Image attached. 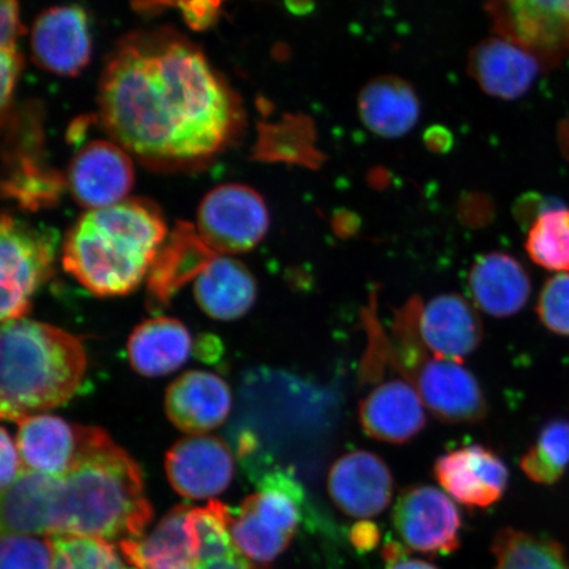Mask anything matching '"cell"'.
<instances>
[{
	"label": "cell",
	"instance_id": "3957f363",
	"mask_svg": "<svg viewBox=\"0 0 569 569\" xmlns=\"http://www.w3.org/2000/svg\"><path fill=\"white\" fill-rule=\"evenodd\" d=\"M167 238L158 206L126 199L78 219L63 243L62 264L92 295H130L144 280Z\"/></svg>",
	"mask_w": 569,
	"mask_h": 569
},
{
	"label": "cell",
	"instance_id": "ac0fdd59",
	"mask_svg": "<svg viewBox=\"0 0 569 569\" xmlns=\"http://www.w3.org/2000/svg\"><path fill=\"white\" fill-rule=\"evenodd\" d=\"M419 332L430 352L457 361L478 350L483 338L478 310L459 295H440L422 303Z\"/></svg>",
	"mask_w": 569,
	"mask_h": 569
},
{
	"label": "cell",
	"instance_id": "277c9868",
	"mask_svg": "<svg viewBox=\"0 0 569 569\" xmlns=\"http://www.w3.org/2000/svg\"><path fill=\"white\" fill-rule=\"evenodd\" d=\"M87 352L80 340L30 319L0 332V416L20 422L67 403L81 387Z\"/></svg>",
	"mask_w": 569,
	"mask_h": 569
},
{
	"label": "cell",
	"instance_id": "d4e9b609",
	"mask_svg": "<svg viewBox=\"0 0 569 569\" xmlns=\"http://www.w3.org/2000/svg\"><path fill=\"white\" fill-rule=\"evenodd\" d=\"M127 351L132 368L141 376H166L180 369L189 359L191 337L180 320L153 318L134 329Z\"/></svg>",
	"mask_w": 569,
	"mask_h": 569
},
{
	"label": "cell",
	"instance_id": "2e32d148",
	"mask_svg": "<svg viewBox=\"0 0 569 569\" xmlns=\"http://www.w3.org/2000/svg\"><path fill=\"white\" fill-rule=\"evenodd\" d=\"M31 49L49 73L76 76L88 66L91 39L87 13L77 6L53 7L36 19Z\"/></svg>",
	"mask_w": 569,
	"mask_h": 569
},
{
	"label": "cell",
	"instance_id": "836d02e7",
	"mask_svg": "<svg viewBox=\"0 0 569 569\" xmlns=\"http://www.w3.org/2000/svg\"><path fill=\"white\" fill-rule=\"evenodd\" d=\"M540 323L561 337H569V273L547 280L537 303Z\"/></svg>",
	"mask_w": 569,
	"mask_h": 569
},
{
	"label": "cell",
	"instance_id": "9c48e42d",
	"mask_svg": "<svg viewBox=\"0 0 569 569\" xmlns=\"http://www.w3.org/2000/svg\"><path fill=\"white\" fill-rule=\"evenodd\" d=\"M502 38L539 59H558L569 47V0H488Z\"/></svg>",
	"mask_w": 569,
	"mask_h": 569
},
{
	"label": "cell",
	"instance_id": "7a4b0ae2",
	"mask_svg": "<svg viewBox=\"0 0 569 569\" xmlns=\"http://www.w3.org/2000/svg\"><path fill=\"white\" fill-rule=\"evenodd\" d=\"M152 517L138 462L97 429L80 461L57 480L52 537L123 542L142 537Z\"/></svg>",
	"mask_w": 569,
	"mask_h": 569
},
{
	"label": "cell",
	"instance_id": "603a6c76",
	"mask_svg": "<svg viewBox=\"0 0 569 569\" xmlns=\"http://www.w3.org/2000/svg\"><path fill=\"white\" fill-rule=\"evenodd\" d=\"M359 116L377 137L396 139L418 123L421 103L410 83L395 76H382L360 91Z\"/></svg>",
	"mask_w": 569,
	"mask_h": 569
},
{
	"label": "cell",
	"instance_id": "8d00e7d4",
	"mask_svg": "<svg viewBox=\"0 0 569 569\" xmlns=\"http://www.w3.org/2000/svg\"><path fill=\"white\" fill-rule=\"evenodd\" d=\"M20 33L19 0H0V42H2V49H17Z\"/></svg>",
	"mask_w": 569,
	"mask_h": 569
},
{
	"label": "cell",
	"instance_id": "f1b7e54d",
	"mask_svg": "<svg viewBox=\"0 0 569 569\" xmlns=\"http://www.w3.org/2000/svg\"><path fill=\"white\" fill-rule=\"evenodd\" d=\"M569 466V422L553 419L542 427L537 445L521 459L522 471L528 478L542 486L558 482Z\"/></svg>",
	"mask_w": 569,
	"mask_h": 569
},
{
	"label": "cell",
	"instance_id": "83f0119b",
	"mask_svg": "<svg viewBox=\"0 0 569 569\" xmlns=\"http://www.w3.org/2000/svg\"><path fill=\"white\" fill-rule=\"evenodd\" d=\"M537 266L552 272H569V210L555 208L533 220L525 244Z\"/></svg>",
	"mask_w": 569,
	"mask_h": 569
},
{
	"label": "cell",
	"instance_id": "30bf717a",
	"mask_svg": "<svg viewBox=\"0 0 569 569\" xmlns=\"http://www.w3.org/2000/svg\"><path fill=\"white\" fill-rule=\"evenodd\" d=\"M433 476L453 501L468 509H487L500 501L510 478L505 461L481 445L442 455L433 465Z\"/></svg>",
	"mask_w": 569,
	"mask_h": 569
},
{
	"label": "cell",
	"instance_id": "e575fe53",
	"mask_svg": "<svg viewBox=\"0 0 569 569\" xmlns=\"http://www.w3.org/2000/svg\"><path fill=\"white\" fill-rule=\"evenodd\" d=\"M23 60L18 49H0V106L2 116L6 118L7 110L11 104L13 90H16Z\"/></svg>",
	"mask_w": 569,
	"mask_h": 569
},
{
	"label": "cell",
	"instance_id": "d6986e66",
	"mask_svg": "<svg viewBox=\"0 0 569 569\" xmlns=\"http://www.w3.org/2000/svg\"><path fill=\"white\" fill-rule=\"evenodd\" d=\"M542 62L536 53L505 38H492L473 48L469 73L488 96L517 99L536 82Z\"/></svg>",
	"mask_w": 569,
	"mask_h": 569
},
{
	"label": "cell",
	"instance_id": "4dcf8cb0",
	"mask_svg": "<svg viewBox=\"0 0 569 569\" xmlns=\"http://www.w3.org/2000/svg\"><path fill=\"white\" fill-rule=\"evenodd\" d=\"M52 537L3 532L0 543V569H52Z\"/></svg>",
	"mask_w": 569,
	"mask_h": 569
},
{
	"label": "cell",
	"instance_id": "4316f807",
	"mask_svg": "<svg viewBox=\"0 0 569 569\" xmlns=\"http://www.w3.org/2000/svg\"><path fill=\"white\" fill-rule=\"evenodd\" d=\"M493 569H569L563 547L549 538L502 529L492 543Z\"/></svg>",
	"mask_w": 569,
	"mask_h": 569
},
{
	"label": "cell",
	"instance_id": "6da1fadb",
	"mask_svg": "<svg viewBox=\"0 0 569 569\" xmlns=\"http://www.w3.org/2000/svg\"><path fill=\"white\" fill-rule=\"evenodd\" d=\"M98 101L111 138L152 168L201 166L243 126L229 84L201 49L169 28L134 32L119 42Z\"/></svg>",
	"mask_w": 569,
	"mask_h": 569
},
{
	"label": "cell",
	"instance_id": "8992f818",
	"mask_svg": "<svg viewBox=\"0 0 569 569\" xmlns=\"http://www.w3.org/2000/svg\"><path fill=\"white\" fill-rule=\"evenodd\" d=\"M56 233L3 213L0 227V318L26 319L31 298L53 273Z\"/></svg>",
	"mask_w": 569,
	"mask_h": 569
},
{
	"label": "cell",
	"instance_id": "ba28073f",
	"mask_svg": "<svg viewBox=\"0 0 569 569\" xmlns=\"http://www.w3.org/2000/svg\"><path fill=\"white\" fill-rule=\"evenodd\" d=\"M391 519L398 537L411 551L451 555L459 550L461 515L445 490L426 483L405 488Z\"/></svg>",
	"mask_w": 569,
	"mask_h": 569
},
{
	"label": "cell",
	"instance_id": "5b68a950",
	"mask_svg": "<svg viewBox=\"0 0 569 569\" xmlns=\"http://www.w3.org/2000/svg\"><path fill=\"white\" fill-rule=\"evenodd\" d=\"M422 301L418 296L396 312L393 338L388 340L391 367L412 383L427 410L440 422L476 423L488 415V401L465 362L429 351L419 332Z\"/></svg>",
	"mask_w": 569,
	"mask_h": 569
},
{
	"label": "cell",
	"instance_id": "ab89813d",
	"mask_svg": "<svg viewBox=\"0 0 569 569\" xmlns=\"http://www.w3.org/2000/svg\"><path fill=\"white\" fill-rule=\"evenodd\" d=\"M425 146L433 153H447L453 147V134L442 126L430 127L425 132Z\"/></svg>",
	"mask_w": 569,
	"mask_h": 569
},
{
	"label": "cell",
	"instance_id": "ffe728a7",
	"mask_svg": "<svg viewBox=\"0 0 569 569\" xmlns=\"http://www.w3.org/2000/svg\"><path fill=\"white\" fill-rule=\"evenodd\" d=\"M217 256L194 226L177 223L149 269V303L158 309L167 306L177 291L191 280H197Z\"/></svg>",
	"mask_w": 569,
	"mask_h": 569
},
{
	"label": "cell",
	"instance_id": "d590c367",
	"mask_svg": "<svg viewBox=\"0 0 569 569\" xmlns=\"http://www.w3.org/2000/svg\"><path fill=\"white\" fill-rule=\"evenodd\" d=\"M0 487L2 492L17 481L20 473L24 471L17 443L13 442L6 429L0 433Z\"/></svg>",
	"mask_w": 569,
	"mask_h": 569
},
{
	"label": "cell",
	"instance_id": "4fadbf2b",
	"mask_svg": "<svg viewBox=\"0 0 569 569\" xmlns=\"http://www.w3.org/2000/svg\"><path fill=\"white\" fill-rule=\"evenodd\" d=\"M170 486L189 500L223 493L233 478V458L224 440L198 433L177 442L167 453Z\"/></svg>",
	"mask_w": 569,
	"mask_h": 569
},
{
	"label": "cell",
	"instance_id": "cb8c5ba5",
	"mask_svg": "<svg viewBox=\"0 0 569 569\" xmlns=\"http://www.w3.org/2000/svg\"><path fill=\"white\" fill-rule=\"evenodd\" d=\"M194 295L209 317L234 320L251 310L258 284L243 262L218 254L196 280Z\"/></svg>",
	"mask_w": 569,
	"mask_h": 569
},
{
	"label": "cell",
	"instance_id": "74e56055",
	"mask_svg": "<svg viewBox=\"0 0 569 569\" xmlns=\"http://www.w3.org/2000/svg\"><path fill=\"white\" fill-rule=\"evenodd\" d=\"M382 555L387 561V569H439L431 561L409 558L405 546L396 542L383 546Z\"/></svg>",
	"mask_w": 569,
	"mask_h": 569
},
{
	"label": "cell",
	"instance_id": "44dd1931",
	"mask_svg": "<svg viewBox=\"0 0 569 569\" xmlns=\"http://www.w3.org/2000/svg\"><path fill=\"white\" fill-rule=\"evenodd\" d=\"M476 306L490 317H513L525 308L531 295L528 270L515 256L490 252L476 259L468 276Z\"/></svg>",
	"mask_w": 569,
	"mask_h": 569
},
{
	"label": "cell",
	"instance_id": "7c38bea8",
	"mask_svg": "<svg viewBox=\"0 0 569 569\" xmlns=\"http://www.w3.org/2000/svg\"><path fill=\"white\" fill-rule=\"evenodd\" d=\"M327 490L341 513L369 519L388 509L395 479L386 461L371 451L359 450L333 462Z\"/></svg>",
	"mask_w": 569,
	"mask_h": 569
},
{
	"label": "cell",
	"instance_id": "8fae6325",
	"mask_svg": "<svg viewBox=\"0 0 569 569\" xmlns=\"http://www.w3.org/2000/svg\"><path fill=\"white\" fill-rule=\"evenodd\" d=\"M18 425L17 447L24 469L53 478H62L80 461L98 429L44 412Z\"/></svg>",
	"mask_w": 569,
	"mask_h": 569
},
{
	"label": "cell",
	"instance_id": "1f68e13d",
	"mask_svg": "<svg viewBox=\"0 0 569 569\" xmlns=\"http://www.w3.org/2000/svg\"><path fill=\"white\" fill-rule=\"evenodd\" d=\"M61 188V181L56 180L54 176L42 173L33 167H26L13 180L4 183L6 193L28 210L52 206L59 199Z\"/></svg>",
	"mask_w": 569,
	"mask_h": 569
},
{
	"label": "cell",
	"instance_id": "60d3db41",
	"mask_svg": "<svg viewBox=\"0 0 569 569\" xmlns=\"http://www.w3.org/2000/svg\"><path fill=\"white\" fill-rule=\"evenodd\" d=\"M288 4L296 13H308L315 7V0H288Z\"/></svg>",
	"mask_w": 569,
	"mask_h": 569
},
{
	"label": "cell",
	"instance_id": "e0dca14e",
	"mask_svg": "<svg viewBox=\"0 0 569 569\" xmlns=\"http://www.w3.org/2000/svg\"><path fill=\"white\" fill-rule=\"evenodd\" d=\"M231 405V390L222 377L204 371L178 377L166 396L170 422L190 436L216 430L229 417Z\"/></svg>",
	"mask_w": 569,
	"mask_h": 569
},
{
	"label": "cell",
	"instance_id": "d6a6232c",
	"mask_svg": "<svg viewBox=\"0 0 569 569\" xmlns=\"http://www.w3.org/2000/svg\"><path fill=\"white\" fill-rule=\"evenodd\" d=\"M184 569H266L249 560L234 546L230 532L203 533L198 538V558Z\"/></svg>",
	"mask_w": 569,
	"mask_h": 569
},
{
	"label": "cell",
	"instance_id": "5bb4252c",
	"mask_svg": "<svg viewBox=\"0 0 569 569\" xmlns=\"http://www.w3.org/2000/svg\"><path fill=\"white\" fill-rule=\"evenodd\" d=\"M68 182L71 194L83 208H110L126 201L133 187L132 161L117 142L92 141L71 162Z\"/></svg>",
	"mask_w": 569,
	"mask_h": 569
},
{
	"label": "cell",
	"instance_id": "7402d4cb",
	"mask_svg": "<svg viewBox=\"0 0 569 569\" xmlns=\"http://www.w3.org/2000/svg\"><path fill=\"white\" fill-rule=\"evenodd\" d=\"M191 507L178 505L147 537L120 542L128 563L137 569H184L198 558V539L190 523Z\"/></svg>",
	"mask_w": 569,
	"mask_h": 569
},
{
	"label": "cell",
	"instance_id": "484cf974",
	"mask_svg": "<svg viewBox=\"0 0 569 569\" xmlns=\"http://www.w3.org/2000/svg\"><path fill=\"white\" fill-rule=\"evenodd\" d=\"M57 480L24 469L2 492L3 532L52 537Z\"/></svg>",
	"mask_w": 569,
	"mask_h": 569
},
{
	"label": "cell",
	"instance_id": "52a82bcc",
	"mask_svg": "<svg viewBox=\"0 0 569 569\" xmlns=\"http://www.w3.org/2000/svg\"><path fill=\"white\" fill-rule=\"evenodd\" d=\"M197 231L217 253L252 251L266 238L269 211L252 188L227 183L210 191L199 204Z\"/></svg>",
	"mask_w": 569,
	"mask_h": 569
},
{
	"label": "cell",
	"instance_id": "f35d334b",
	"mask_svg": "<svg viewBox=\"0 0 569 569\" xmlns=\"http://www.w3.org/2000/svg\"><path fill=\"white\" fill-rule=\"evenodd\" d=\"M381 540V531L379 526L369 521V519H360L353 525L350 531V542L359 552H371L379 547Z\"/></svg>",
	"mask_w": 569,
	"mask_h": 569
},
{
	"label": "cell",
	"instance_id": "9a60e30c",
	"mask_svg": "<svg viewBox=\"0 0 569 569\" xmlns=\"http://www.w3.org/2000/svg\"><path fill=\"white\" fill-rule=\"evenodd\" d=\"M362 431L389 445H403L425 429L427 417L421 396L402 375L377 383L359 405Z\"/></svg>",
	"mask_w": 569,
	"mask_h": 569
},
{
	"label": "cell",
	"instance_id": "f546056e",
	"mask_svg": "<svg viewBox=\"0 0 569 569\" xmlns=\"http://www.w3.org/2000/svg\"><path fill=\"white\" fill-rule=\"evenodd\" d=\"M52 569H127L107 540L74 536H54Z\"/></svg>",
	"mask_w": 569,
	"mask_h": 569
}]
</instances>
